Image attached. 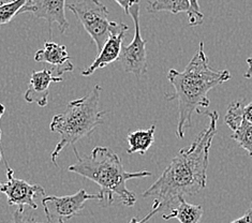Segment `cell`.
I'll return each instance as SVG.
<instances>
[{
    "instance_id": "6da1fadb",
    "label": "cell",
    "mask_w": 252,
    "mask_h": 223,
    "mask_svg": "<svg viewBox=\"0 0 252 223\" xmlns=\"http://www.w3.org/2000/svg\"><path fill=\"white\" fill-rule=\"evenodd\" d=\"M209 117V125L197 134L188 148L181 149L161 176L144 192L143 197H155L163 215L175 207L186 195H194L206 188L207 168L213 140L217 133V111L201 112Z\"/></svg>"
},
{
    "instance_id": "7a4b0ae2",
    "label": "cell",
    "mask_w": 252,
    "mask_h": 223,
    "mask_svg": "<svg viewBox=\"0 0 252 223\" xmlns=\"http://www.w3.org/2000/svg\"><path fill=\"white\" fill-rule=\"evenodd\" d=\"M231 77L230 71H216L209 65L204 51V42H200L199 50L182 72L175 69L169 71L167 80L173 86L174 93L165 94V99L177 101L176 135L179 140L185 137L186 130L191 126L193 113L200 114L202 108H206L211 104L208 93L230 81Z\"/></svg>"
},
{
    "instance_id": "3957f363",
    "label": "cell",
    "mask_w": 252,
    "mask_h": 223,
    "mask_svg": "<svg viewBox=\"0 0 252 223\" xmlns=\"http://www.w3.org/2000/svg\"><path fill=\"white\" fill-rule=\"evenodd\" d=\"M73 152L77 162L69 166L68 171L99 185L100 202H105L106 205L113 204L115 198H118L126 206L132 207L136 202V195L127 188V182L129 179L152 176L148 171L127 172L118 155L107 147H94L91 156L86 158H82L75 146Z\"/></svg>"
},
{
    "instance_id": "277c9868",
    "label": "cell",
    "mask_w": 252,
    "mask_h": 223,
    "mask_svg": "<svg viewBox=\"0 0 252 223\" xmlns=\"http://www.w3.org/2000/svg\"><path fill=\"white\" fill-rule=\"evenodd\" d=\"M101 93V86L95 85L85 97L69 102L63 113L53 117L50 129L61 135V141L51 154L56 166L58 156L65 146H74L76 142L91 135L97 127L103 124L106 112L100 110Z\"/></svg>"
},
{
    "instance_id": "5b68a950",
    "label": "cell",
    "mask_w": 252,
    "mask_h": 223,
    "mask_svg": "<svg viewBox=\"0 0 252 223\" xmlns=\"http://www.w3.org/2000/svg\"><path fill=\"white\" fill-rule=\"evenodd\" d=\"M68 9L82 23L100 52L116 25V22L109 20V10L99 0H82L68 4Z\"/></svg>"
},
{
    "instance_id": "8992f818",
    "label": "cell",
    "mask_w": 252,
    "mask_h": 223,
    "mask_svg": "<svg viewBox=\"0 0 252 223\" xmlns=\"http://www.w3.org/2000/svg\"><path fill=\"white\" fill-rule=\"evenodd\" d=\"M129 14L134 23V35L131 43L122 49L118 60L122 68L127 73L134 74L136 77H142L147 72V51L146 40L142 38L140 26V2L134 3L129 9Z\"/></svg>"
},
{
    "instance_id": "52a82bcc",
    "label": "cell",
    "mask_w": 252,
    "mask_h": 223,
    "mask_svg": "<svg viewBox=\"0 0 252 223\" xmlns=\"http://www.w3.org/2000/svg\"><path fill=\"white\" fill-rule=\"evenodd\" d=\"M89 200L101 201L100 193H88L81 189L72 195L44 196L41 202L47 220L55 222L59 220L68 221L72 217L77 216Z\"/></svg>"
},
{
    "instance_id": "ba28073f",
    "label": "cell",
    "mask_w": 252,
    "mask_h": 223,
    "mask_svg": "<svg viewBox=\"0 0 252 223\" xmlns=\"http://www.w3.org/2000/svg\"><path fill=\"white\" fill-rule=\"evenodd\" d=\"M4 160V166L7 170V182H0V192L7 195L8 204L11 206L25 207L37 209L38 205L34 202L37 197H44L45 190L39 185H31L26 180L14 177V171L10 167L7 159Z\"/></svg>"
},
{
    "instance_id": "9c48e42d",
    "label": "cell",
    "mask_w": 252,
    "mask_h": 223,
    "mask_svg": "<svg viewBox=\"0 0 252 223\" xmlns=\"http://www.w3.org/2000/svg\"><path fill=\"white\" fill-rule=\"evenodd\" d=\"M65 0H26L19 14L32 13L35 17L43 19L49 24V32L52 35V25L58 24L59 32L64 33L69 28V22L65 19Z\"/></svg>"
},
{
    "instance_id": "30bf717a",
    "label": "cell",
    "mask_w": 252,
    "mask_h": 223,
    "mask_svg": "<svg viewBox=\"0 0 252 223\" xmlns=\"http://www.w3.org/2000/svg\"><path fill=\"white\" fill-rule=\"evenodd\" d=\"M129 30V27L124 23H116L113 32H111L109 39L106 40L102 50L99 52V55L94 59V62L89 65L87 69L82 72L83 76H91L93 73L99 69H103L106 65L113 64L118 60L121 56L123 42L126 37V33Z\"/></svg>"
},
{
    "instance_id": "8fae6325",
    "label": "cell",
    "mask_w": 252,
    "mask_h": 223,
    "mask_svg": "<svg viewBox=\"0 0 252 223\" xmlns=\"http://www.w3.org/2000/svg\"><path fill=\"white\" fill-rule=\"evenodd\" d=\"M71 57L67 47L55 42H45L43 49L39 50L34 55V60L37 63H43L51 65L53 75L62 77L65 72L73 71L74 65L71 63Z\"/></svg>"
},
{
    "instance_id": "7c38bea8",
    "label": "cell",
    "mask_w": 252,
    "mask_h": 223,
    "mask_svg": "<svg viewBox=\"0 0 252 223\" xmlns=\"http://www.w3.org/2000/svg\"><path fill=\"white\" fill-rule=\"evenodd\" d=\"M63 77L53 75L51 70L47 68L41 71H33L29 87L24 95V99L28 103H37L39 106L43 107L49 103L50 85L52 83L62 82Z\"/></svg>"
},
{
    "instance_id": "4fadbf2b",
    "label": "cell",
    "mask_w": 252,
    "mask_h": 223,
    "mask_svg": "<svg viewBox=\"0 0 252 223\" xmlns=\"http://www.w3.org/2000/svg\"><path fill=\"white\" fill-rule=\"evenodd\" d=\"M203 216V207L201 205L190 204L182 197L175 207L170 212L162 215L164 220L176 218L181 223H200Z\"/></svg>"
},
{
    "instance_id": "5bb4252c",
    "label": "cell",
    "mask_w": 252,
    "mask_h": 223,
    "mask_svg": "<svg viewBox=\"0 0 252 223\" xmlns=\"http://www.w3.org/2000/svg\"><path fill=\"white\" fill-rule=\"evenodd\" d=\"M155 131L156 126L153 125L151 128L146 130H136L130 132L127 136L129 144L127 154L132 155L139 153L140 155H145L155 142Z\"/></svg>"
},
{
    "instance_id": "9a60e30c",
    "label": "cell",
    "mask_w": 252,
    "mask_h": 223,
    "mask_svg": "<svg viewBox=\"0 0 252 223\" xmlns=\"http://www.w3.org/2000/svg\"><path fill=\"white\" fill-rule=\"evenodd\" d=\"M242 120L252 124V102L246 104L245 99L233 101L229 105L226 110L224 124L233 131Z\"/></svg>"
},
{
    "instance_id": "2e32d148",
    "label": "cell",
    "mask_w": 252,
    "mask_h": 223,
    "mask_svg": "<svg viewBox=\"0 0 252 223\" xmlns=\"http://www.w3.org/2000/svg\"><path fill=\"white\" fill-rule=\"evenodd\" d=\"M147 11L149 13L171 12L173 14L185 12L189 16L191 14V7L189 0H155L153 2H148Z\"/></svg>"
},
{
    "instance_id": "e0dca14e",
    "label": "cell",
    "mask_w": 252,
    "mask_h": 223,
    "mask_svg": "<svg viewBox=\"0 0 252 223\" xmlns=\"http://www.w3.org/2000/svg\"><path fill=\"white\" fill-rule=\"evenodd\" d=\"M231 137L238 144L239 147L245 149L252 157V124L242 120L233 130Z\"/></svg>"
},
{
    "instance_id": "ac0fdd59",
    "label": "cell",
    "mask_w": 252,
    "mask_h": 223,
    "mask_svg": "<svg viewBox=\"0 0 252 223\" xmlns=\"http://www.w3.org/2000/svg\"><path fill=\"white\" fill-rule=\"evenodd\" d=\"M25 2L26 0H14L9 3L0 4V25H4L13 20Z\"/></svg>"
},
{
    "instance_id": "d6986e66",
    "label": "cell",
    "mask_w": 252,
    "mask_h": 223,
    "mask_svg": "<svg viewBox=\"0 0 252 223\" xmlns=\"http://www.w3.org/2000/svg\"><path fill=\"white\" fill-rule=\"evenodd\" d=\"M189 2L191 7V14L188 16L189 25L191 27L199 26L204 21V15L200 11L199 0H189Z\"/></svg>"
},
{
    "instance_id": "ffe728a7",
    "label": "cell",
    "mask_w": 252,
    "mask_h": 223,
    "mask_svg": "<svg viewBox=\"0 0 252 223\" xmlns=\"http://www.w3.org/2000/svg\"><path fill=\"white\" fill-rule=\"evenodd\" d=\"M11 223H35V220L25 213V207H17L13 213Z\"/></svg>"
},
{
    "instance_id": "44dd1931",
    "label": "cell",
    "mask_w": 252,
    "mask_h": 223,
    "mask_svg": "<svg viewBox=\"0 0 252 223\" xmlns=\"http://www.w3.org/2000/svg\"><path fill=\"white\" fill-rule=\"evenodd\" d=\"M158 213H160V209H159V207L157 206V204L154 203L152 212L148 213L145 217H144V218H143L142 220L139 221V220H137L136 217H133V218H132V219L130 220L129 223H147L149 220H151V219L153 218V217H154L156 214H158Z\"/></svg>"
},
{
    "instance_id": "7402d4cb",
    "label": "cell",
    "mask_w": 252,
    "mask_h": 223,
    "mask_svg": "<svg viewBox=\"0 0 252 223\" xmlns=\"http://www.w3.org/2000/svg\"><path fill=\"white\" fill-rule=\"evenodd\" d=\"M115 1L124 9L126 14H129V9L132 7V5L134 3L140 2L139 0H115Z\"/></svg>"
},
{
    "instance_id": "603a6c76",
    "label": "cell",
    "mask_w": 252,
    "mask_h": 223,
    "mask_svg": "<svg viewBox=\"0 0 252 223\" xmlns=\"http://www.w3.org/2000/svg\"><path fill=\"white\" fill-rule=\"evenodd\" d=\"M231 223H252V204L245 215H243L241 218L232 221Z\"/></svg>"
},
{
    "instance_id": "cb8c5ba5",
    "label": "cell",
    "mask_w": 252,
    "mask_h": 223,
    "mask_svg": "<svg viewBox=\"0 0 252 223\" xmlns=\"http://www.w3.org/2000/svg\"><path fill=\"white\" fill-rule=\"evenodd\" d=\"M4 112H5V106L2 103H0V120H1ZM0 146H1V127H0ZM2 155L3 153L1 152V147H0V160L2 158Z\"/></svg>"
},
{
    "instance_id": "d4e9b609",
    "label": "cell",
    "mask_w": 252,
    "mask_h": 223,
    "mask_svg": "<svg viewBox=\"0 0 252 223\" xmlns=\"http://www.w3.org/2000/svg\"><path fill=\"white\" fill-rule=\"evenodd\" d=\"M247 64H248V70L245 73L246 78H251L252 77V57L247 59Z\"/></svg>"
},
{
    "instance_id": "484cf974",
    "label": "cell",
    "mask_w": 252,
    "mask_h": 223,
    "mask_svg": "<svg viewBox=\"0 0 252 223\" xmlns=\"http://www.w3.org/2000/svg\"><path fill=\"white\" fill-rule=\"evenodd\" d=\"M12 1H14V0H0V4L9 3V2H12Z\"/></svg>"
},
{
    "instance_id": "4316f807",
    "label": "cell",
    "mask_w": 252,
    "mask_h": 223,
    "mask_svg": "<svg viewBox=\"0 0 252 223\" xmlns=\"http://www.w3.org/2000/svg\"><path fill=\"white\" fill-rule=\"evenodd\" d=\"M35 223H44V222H37V221H35ZM50 223H67V221H64V220H59V221L50 222Z\"/></svg>"
}]
</instances>
